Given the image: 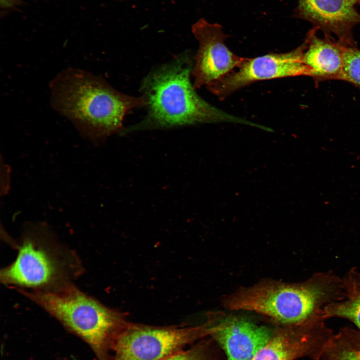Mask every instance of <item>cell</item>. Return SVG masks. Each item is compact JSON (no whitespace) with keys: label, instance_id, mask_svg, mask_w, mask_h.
<instances>
[{"label":"cell","instance_id":"6da1fadb","mask_svg":"<svg viewBox=\"0 0 360 360\" xmlns=\"http://www.w3.org/2000/svg\"><path fill=\"white\" fill-rule=\"evenodd\" d=\"M52 107L94 144L124 132L125 116L146 105L145 98L124 94L98 76L74 68L60 73L50 83Z\"/></svg>","mask_w":360,"mask_h":360},{"label":"cell","instance_id":"7a4b0ae2","mask_svg":"<svg viewBox=\"0 0 360 360\" xmlns=\"http://www.w3.org/2000/svg\"><path fill=\"white\" fill-rule=\"evenodd\" d=\"M192 70V60L186 55L150 74L142 87L148 114L129 132L220 122L262 128V125L228 114L203 100L190 82Z\"/></svg>","mask_w":360,"mask_h":360},{"label":"cell","instance_id":"3957f363","mask_svg":"<svg viewBox=\"0 0 360 360\" xmlns=\"http://www.w3.org/2000/svg\"><path fill=\"white\" fill-rule=\"evenodd\" d=\"M344 297L342 279L332 272H318L302 283L268 281L242 288L228 296L224 305L230 310L255 312L292 326L323 316L326 306Z\"/></svg>","mask_w":360,"mask_h":360},{"label":"cell","instance_id":"277c9868","mask_svg":"<svg viewBox=\"0 0 360 360\" xmlns=\"http://www.w3.org/2000/svg\"><path fill=\"white\" fill-rule=\"evenodd\" d=\"M20 292L86 342L99 360L110 352L128 325L122 317L70 284L48 290Z\"/></svg>","mask_w":360,"mask_h":360},{"label":"cell","instance_id":"5b68a950","mask_svg":"<svg viewBox=\"0 0 360 360\" xmlns=\"http://www.w3.org/2000/svg\"><path fill=\"white\" fill-rule=\"evenodd\" d=\"M24 234L15 261L0 273L4 284L30 290H52L69 284L76 260L58 247L42 224Z\"/></svg>","mask_w":360,"mask_h":360},{"label":"cell","instance_id":"8992f818","mask_svg":"<svg viewBox=\"0 0 360 360\" xmlns=\"http://www.w3.org/2000/svg\"><path fill=\"white\" fill-rule=\"evenodd\" d=\"M210 334L208 325L178 328L128 324L115 342L112 360H162Z\"/></svg>","mask_w":360,"mask_h":360},{"label":"cell","instance_id":"52a82bcc","mask_svg":"<svg viewBox=\"0 0 360 360\" xmlns=\"http://www.w3.org/2000/svg\"><path fill=\"white\" fill-rule=\"evenodd\" d=\"M306 40L298 48L286 53L269 54L246 60L238 68L208 86L220 100L256 82L289 77L310 76L303 62Z\"/></svg>","mask_w":360,"mask_h":360},{"label":"cell","instance_id":"ba28073f","mask_svg":"<svg viewBox=\"0 0 360 360\" xmlns=\"http://www.w3.org/2000/svg\"><path fill=\"white\" fill-rule=\"evenodd\" d=\"M192 32L199 44L192 72L195 89L208 88L246 60L234 54L226 46L228 36L220 24L200 19L192 26Z\"/></svg>","mask_w":360,"mask_h":360},{"label":"cell","instance_id":"9c48e42d","mask_svg":"<svg viewBox=\"0 0 360 360\" xmlns=\"http://www.w3.org/2000/svg\"><path fill=\"white\" fill-rule=\"evenodd\" d=\"M322 316L273 336L252 360H294L306 356L319 357L332 340Z\"/></svg>","mask_w":360,"mask_h":360},{"label":"cell","instance_id":"30bf717a","mask_svg":"<svg viewBox=\"0 0 360 360\" xmlns=\"http://www.w3.org/2000/svg\"><path fill=\"white\" fill-rule=\"evenodd\" d=\"M356 0H299L296 18L312 24L326 36L336 37L345 46H356L353 30L360 24Z\"/></svg>","mask_w":360,"mask_h":360},{"label":"cell","instance_id":"8fae6325","mask_svg":"<svg viewBox=\"0 0 360 360\" xmlns=\"http://www.w3.org/2000/svg\"><path fill=\"white\" fill-rule=\"evenodd\" d=\"M211 328L210 335L224 349L228 360H252L273 336L268 328L238 318H228Z\"/></svg>","mask_w":360,"mask_h":360},{"label":"cell","instance_id":"7c38bea8","mask_svg":"<svg viewBox=\"0 0 360 360\" xmlns=\"http://www.w3.org/2000/svg\"><path fill=\"white\" fill-rule=\"evenodd\" d=\"M313 28L306 38L307 46L302 57L311 77L316 84L329 80H342L344 46L333 38H318Z\"/></svg>","mask_w":360,"mask_h":360},{"label":"cell","instance_id":"4fadbf2b","mask_svg":"<svg viewBox=\"0 0 360 360\" xmlns=\"http://www.w3.org/2000/svg\"><path fill=\"white\" fill-rule=\"evenodd\" d=\"M343 280L345 298L326 306L323 310L326 320L339 318L348 320L360 330V270L352 268Z\"/></svg>","mask_w":360,"mask_h":360},{"label":"cell","instance_id":"5bb4252c","mask_svg":"<svg viewBox=\"0 0 360 360\" xmlns=\"http://www.w3.org/2000/svg\"><path fill=\"white\" fill-rule=\"evenodd\" d=\"M342 80L360 89V50L356 46H344Z\"/></svg>","mask_w":360,"mask_h":360},{"label":"cell","instance_id":"9a60e30c","mask_svg":"<svg viewBox=\"0 0 360 360\" xmlns=\"http://www.w3.org/2000/svg\"><path fill=\"white\" fill-rule=\"evenodd\" d=\"M344 344L338 336H333L326 349L330 360H360V348Z\"/></svg>","mask_w":360,"mask_h":360},{"label":"cell","instance_id":"2e32d148","mask_svg":"<svg viewBox=\"0 0 360 360\" xmlns=\"http://www.w3.org/2000/svg\"><path fill=\"white\" fill-rule=\"evenodd\" d=\"M162 360H204L200 350L194 348L186 350H180Z\"/></svg>","mask_w":360,"mask_h":360},{"label":"cell","instance_id":"e0dca14e","mask_svg":"<svg viewBox=\"0 0 360 360\" xmlns=\"http://www.w3.org/2000/svg\"><path fill=\"white\" fill-rule=\"evenodd\" d=\"M20 0H0L1 8L4 10L12 9L22 4Z\"/></svg>","mask_w":360,"mask_h":360}]
</instances>
